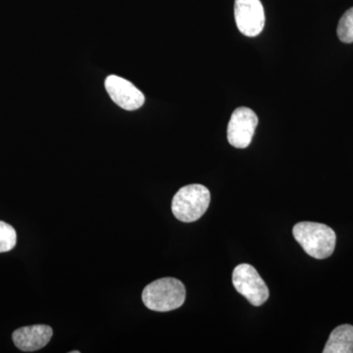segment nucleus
Listing matches in <instances>:
<instances>
[{"mask_svg":"<svg viewBox=\"0 0 353 353\" xmlns=\"http://www.w3.org/2000/svg\"><path fill=\"white\" fill-rule=\"evenodd\" d=\"M292 234L304 252L311 257L325 259L333 254L336 236L334 230L327 225L315 222L297 223Z\"/></svg>","mask_w":353,"mask_h":353,"instance_id":"f257e3e1","label":"nucleus"},{"mask_svg":"<svg viewBox=\"0 0 353 353\" xmlns=\"http://www.w3.org/2000/svg\"><path fill=\"white\" fill-rule=\"evenodd\" d=\"M185 288L175 278H162L146 285L143 301L148 309L167 312L181 307L185 301Z\"/></svg>","mask_w":353,"mask_h":353,"instance_id":"f03ea898","label":"nucleus"},{"mask_svg":"<svg viewBox=\"0 0 353 353\" xmlns=\"http://www.w3.org/2000/svg\"><path fill=\"white\" fill-rule=\"evenodd\" d=\"M209 204L210 192L208 188L194 183L178 190L172 201V212L176 219L192 223L203 216Z\"/></svg>","mask_w":353,"mask_h":353,"instance_id":"7ed1b4c3","label":"nucleus"},{"mask_svg":"<svg viewBox=\"0 0 353 353\" xmlns=\"http://www.w3.org/2000/svg\"><path fill=\"white\" fill-rule=\"evenodd\" d=\"M233 284L252 305H262L269 299L268 287L252 265L243 263L234 268Z\"/></svg>","mask_w":353,"mask_h":353,"instance_id":"20e7f679","label":"nucleus"},{"mask_svg":"<svg viewBox=\"0 0 353 353\" xmlns=\"http://www.w3.org/2000/svg\"><path fill=\"white\" fill-rule=\"evenodd\" d=\"M259 118L252 109L239 108L234 111L228 125L227 136L230 145L245 148L252 143Z\"/></svg>","mask_w":353,"mask_h":353,"instance_id":"39448f33","label":"nucleus"},{"mask_svg":"<svg viewBox=\"0 0 353 353\" xmlns=\"http://www.w3.org/2000/svg\"><path fill=\"white\" fill-rule=\"evenodd\" d=\"M234 20L246 37H257L263 31L265 12L260 0H234Z\"/></svg>","mask_w":353,"mask_h":353,"instance_id":"423d86ee","label":"nucleus"},{"mask_svg":"<svg viewBox=\"0 0 353 353\" xmlns=\"http://www.w3.org/2000/svg\"><path fill=\"white\" fill-rule=\"evenodd\" d=\"M105 88L111 99L125 110H137L145 103V95L143 92L131 82L119 76L108 77Z\"/></svg>","mask_w":353,"mask_h":353,"instance_id":"0eeeda50","label":"nucleus"},{"mask_svg":"<svg viewBox=\"0 0 353 353\" xmlns=\"http://www.w3.org/2000/svg\"><path fill=\"white\" fill-rule=\"evenodd\" d=\"M53 331L46 325H34L16 330L12 339L16 347L25 352H37L46 347L51 338Z\"/></svg>","mask_w":353,"mask_h":353,"instance_id":"6e6552de","label":"nucleus"},{"mask_svg":"<svg viewBox=\"0 0 353 353\" xmlns=\"http://www.w3.org/2000/svg\"><path fill=\"white\" fill-rule=\"evenodd\" d=\"M324 353H353V326L341 325L330 334Z\"/></svg>","mask_w":353,"mask_h":353,"instance_id":"1a4fd4ad","label":"nucleus"},{"mask_svg":"<svg viewBox=\"0 0 353 353\" xmlns=\"http://www.w3.org/2000/svg\"><path fill=\"white\" fill-rule=\"evenodd\" d=\"M17 243V234L11 225L0 221V253L10 252Z\"/></svg>","mask_w":353,"mask_h":353,"instance_id":"9d476101","label":"nucleus"},{"mask_svg":"<svg viewBox=\"0 0 353 353\" xmlns=\"http://www.w3.org/2000/svg\"><path fill=\"white\" fill-rule=\"evenodd\" d=\"M336 32H338L339 39L343 43H353V7L348 9L341 18Z\"/></svg>","mask_w":353,"mask_h":353,"instance_id":"9b49d317","label":"nucleus"}]
</instances>
